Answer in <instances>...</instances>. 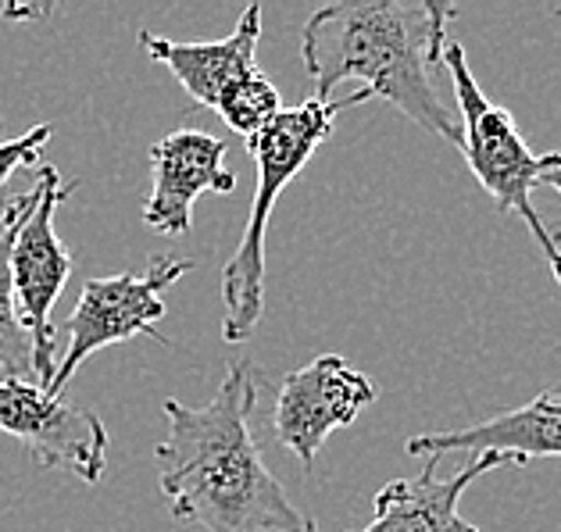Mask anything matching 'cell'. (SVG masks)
Listing matches in <instances>:
<instances>
[{"mask_svg": "<svg viewBox=\"0 0 561 532\" xmlns=\"http://www.w3.org/2000/svg\"><path fill=\"white\" fill-rule=\"evenodd\" d=\"M373 404V379L347 365L340 354H322L283 379L272 429L286 450H294L305 465H314L322 443Z\"/></svg>", "mask_w": 561, "mask_h": 532, "instance_id": "cell-8", "label": "cell"}, {"mask_svg": "<svg viewBox=\"0 0 561 532\" xmlns=\"http://www.w3.org/2000/svg\"><path fill=\"white\" fill-rule=\"evenodd\" d=\"M36 204V189L11 197L0 211V379H33V336L22 325L19 304H15V282H11V251H15L19 225Z\"/></svg>", "mask_w": 561, "mask_h": 532, "instance_id": "cell-13", "label": "cell"}, {"mask_svg": "<svg viewBox=\"0 0 561 532\" xmlns=\"http://www.w3.org/2000/svg\"><path fill=\"white\" fill-rule=\"evenodd\" d=\"M190 262L172 254H154L144 271H122V276L90 279L79 293L76 311L68 315V344L47 393L50 397H65V386L72 383L76 368L83 365L90 354L104 347L126 344L133 336H147L154 344H172L165 333H158V322L165 315V293L183 276H190Z\"/></svg>", "mask_w": 561, "mask_h": 532, "instance_id": "cell-5", "label": "cell"}, {"mask_svg": "<svg viewBox=\"0 0 561 532\" xmlns=\"http://www.w3.org/2000/svg\"><path fill=\"white\" fill-rule=\"evenodd\" d=\"M50 126H36L25 136H15V140L0 143V189L8 186V180L15 175L19 169H33L39 154H44V147L50 140Z\"/></svg>", "mask_w": 561, "mask_h": 532, "instance_id": "cell-14", "label": "cell"}, {"mask_svg": "<svg viewBox=\"0 0 561 532\" xmlns=\"http://www.w3.org/2000/svg\"><path fill=\"white\" fill-rule=\"evenodd\" d=\"M254 404L257 368L248 358L229 361L208 404L165 401L169 432L154 458L172 518L204 532H319L268 472L251 432Z\"/></svg>", "mask_w": 561, "mask_h": 532, "instance_id": "cell-1", "label": "cell"}, {"mask_svg": "<svg viewBox=\"0 0 561 532\" xmlns=\"http://www.w3.org/2000/svg\"><path fill=\"white\" fill-rule=\"evenodd\" d=\"M365 101H373L368 90H354L340 101L311 97L297 107H283L262 132H254L248 140V150L257 169V186H254V204H251L248 229H243V240L237 254L229 257V265L222 268L226 344H248V336L257 329V322L265 315V233L279 194L297 180L314 150L330 140L336 115L351 112V107H358Z\"/></svg>", "mask_w": 561, "mask_h": 532, "instance_id": "cell-3", "label": "cell"}, {"mask_svg": "<svg viewBox=\"0 0 561 532\" xmlns=\"http://www.w3.org/2000/svg\"><path fill=\"white\" fill-rule=\"evenodd\" d=\"M447 0H336L300 30V58L314 83V101L358 79L362 90L393 104L415 126L461 147V122L444 107L436 72L444 61Z\"/></svg>", "mask_w": 561, "mask_h": 532, "instance_id": "cell-2", "label": "cell"}, {"mask_svg": "<svg viewBox=\"0 0 561 532\" xmlns=\"http://www.w3.org/2000/svg\"><path fill=\"white\" fill-rule=\"evenodd\" d=\"M558 15H561V11H558Z\"/></svg>", "mask_w": 561, "mask_h": 532, "instance_id": "cell-17", "label": "cell"}, {"mask_svg": "<svg viewBox=\"0 0 561 532\" xmlns=\"http://www.w3.org/2000/svg\"><path fill=\"white\" fill-rule=\"evenodd\" d=\"M232 194L237 175L226 165V140L201 129L169 132L150 147V194L144 222L161 236H183L194 229V204L201 194Z\"/></svg>", "mask_w": 561, "mask_h": 532, "instance_id": "cell-9", "label": "cell"}, {"mask_svg": "<svg viewBox=\"0 0 561 532\" xmlns=\"http://www.w3.org/2000/svg\"><path fill=\"white\" fill-rule=\"evenodd\" d=\"M0 432L30 447L39 469H68L90 486L107 469L104 421L25 379H0Z\"/></svg>", "mask_w": 561, "mask_h": 532, "instance_id": "cell-7", "label": "cell"}, {"mask_svg": "<svg viewBox=\"0 0 561 532\" xmlns=\"http://www.w3.org/2000/svg\"><path fill=\"white\" fill-rule=\"evenodd\" d=\"M79 183H65L54 165L36 169V204L19 225L15 251H11V282H15V304L22 325L33 336V379L36 386H50L54 379V322L50 311L58 304L68 276H72V251L65 247L58 229H54V211L72 194Z\"/></svg>", "mask_w": 561, "mask_h": 532, "instance_id": "cell-6", "label": "cell"}, {"mask_svg": "<svg viewBox=\"0 0 561 532\" xmlns=\"http://www.w3.org/2000/svg\"><path fill=\"white\" fill-rule=\"evenodd\" d=\"M404 450L426 461H440L447 454H501L512 465H529L533 458H561V386L543 390L533 401L476 426L412 436Z\"/></svg>", "mask_w": 561, "mask_h": 532, "instance_id": "cell-10", "label": "cell"}, {"mask_svg": "<svg viewBox=\"0 0 561 532\" xmlns=\"http://www.w3.org/2000/svg\"><path fill=\"white\" fill-rule=\"evenodd\" d=\"M257 39H262V4H251L240 15L237 30L226 39H211V44H175V39L140 33V47L158 65L172 68V76L180 79V86L197 104L218 112L226 97H232L243 83H251L254 76H262L254 54Z\"/></svg>", "mask_w": 561, "mask_h": 532, "instance_id": "cell-11", "label": "cell"}, {"mask_svg": "<svg viewBox=\"0 0 561 532\" xmlns=\"http://www.w3.org/2000/svg\"><path fill=\"white\" fill-rule=\"evenodd\" d=\"M512 465L501 454H476L465 465L436 479V461H426L412 479H393L373 500V522L354 532H483L479 525L465 522L458 504L479 475Z\"/></svg>", "mask_w": 561, "mask_h": 532, "instance_id": "cell-12", "label": "cell"}, {"mask_svg": "<svg viewBox=\"0 0 561 532\" xmlns=\"http://www.w3.org/2000/svg\"><path fill=\"white\" fill-rule=\"evenodd\" d=\"M540 186H547V189H554V194H561V161L551 169V172H543L540 175Z\"/></svg>", "mask_w": 561, "mask_h": 532, "instance_id": "cell-15", "label": "cell"}, {"mask_svg": "<svg viewBox=\"0 0 561 532\" xmlns=\"http://www.w3.org/2000/svg\"><path fill=\"white\" fill-rule=\"evenodd\" d=\"M440 65L450 86H455L458 122H461V154L469 161V172L494 197L501 211H512L529 225L547 265H551V276L561 282V247L554 243L551 229L543 225L540 211L533 208V186L540 183L543 172H551L558 165L561 154H533L508 107L494 104L483 93V86L476 83L472 65L465 58L461 44H447Z\"/></svg>", "mask_w": 561, "mask_h": 532, "instance_id": "cell-4", "label": "cell"}, {"mask_svg": "<svg viewBox=\"0 0 561 532\" xmlns=\"http://www.w3.org/2000/svg\"><path fill=\"white\" fill-rule=\"evenodd\" d=\"M551 236H554V243H558V247H561V229H554V233H551Z\"/></svg>", "mask_w": 561, "mask_h": 532, "instance_id": "cell-16", "label": "cell"}]
</instances>
